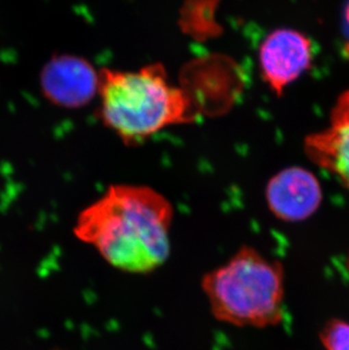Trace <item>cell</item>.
Masks as SVG:
<instances>
[{"label":"cell","instance_id":"cell-6","mask_svg":"<svg viewBox=\"0 0 349 350\" xmlns=\"http://www.w3.org/2000/svg\"><path fill=\"white\" fill-rule=\"evenodd\" d=\"M266 198L276 218L286 222L310 218L322 201V191L312 172L292 167L278 172L268 183Z\"/></svg>","mask_w":349,"mask_h":350},{"label":"cell","instance_id":"cell-1","mask_svg":"<svg viewBox=\"0 0 349 350\" xmlns=\"http://www.w3.org/2000/svg\"><path fill=\"white\" fill-rule=\"evenodd\" d=\"M172 219L174 206L157 189L117 184L79 213L74 234L112 268L146 274L169 258Z\"/></svg>","mask_w":349,"mask_h":350},{"label":"cell","instance_id":"cell-4","mask_svg":"<svg viewBox=\"0 0 349 350\" xmlns=\"http://www.w3.org/2000/svg\"><path fill=\"white\" fill-rule=\"evenodd\" d=\"M312 42L298 31L278 29L271 32L259 50L261 74L277 96L296 81L312 64Z\"/></svg>","mask_w":349,"mask_h":350},{"label":"cell","instance_id":"cell-8","mask_svg":"<svg viewBox=\"0 0 349 350\" xmlns=\"http://www.w3.org/2000/svg\"><path fill=\"white\" fill-rule=\"evenodd\" d=\"M320 340L326 350H349V323L331 319L320 331Z\"/></svg>","mask_w":349,"mask_h":350},{"label":"cell","instance_id":"cell-9","mask_svg":"<svg viewBox=\"0 0 349 350\" xmlns=\"http://www.w3.org/2000/svg\"><path fill=\"white\" fill-rule=\"evenodd\" d=\"M346 17H347V22H348V24H349V3H348V6H347Z\"/></svg>","mask_w":349,"mask_h":350},{"label":"cell","instance_id":"cell-11","mask_svg":"<svg viewBox=\"0 0 349 350\" xmlns=\"http://www.w3.org/2000/svg\"><path fill=\"white\" fill-rule=\"evenodd\" d=\"M346 53H347V56L349 57V42L347 43V46H346Z\"/></svg>","mask_w":349,"mask_h":350},{"label":"cell","instance_id":"cell-7","mask_svg":"<svg viewBox=\"0 0 349 350\" xmlns=\"http://www.w3.org/2000/svg\"><path fill=\"white\" fill-rule=\"evenodd\" d=\"M304 149L315 165L339 176L349 189V91L337 101L329 127L309 136Z\"/></svg>","mask_w":349,"mask_h":350},{"label":"cell","instance_id":"cell-10","mask_svg":"<svg viewBox=\"0 0 349 350\" xmlns=\"http://www.w3.org/2000/svg\"><path fill=\"white\" fill-rule=\"evenodd\" d=\"M346 265H347V271H348V275H349V253H348V256H347Z\"/></svg>","mask_w":349,"mask_h":350},{"label":"cell","instance_id":"cell-3","mask_svg":"<svg viewBox=\"0 0 349 350\" xmlns=\"http://www.w3.org/2000/svg\"><path fill=\"white\" fill-rule=\"evenodd\" d=\"M201 284L211 313L219 322L264 329L283 321V265L257 248L242 246L224 265L205 273Z\"/></svg>","mask_w":349,"mask_h":350},{"label":"cell","instance_id":"cell-2","mask_svg":"<svg viewBox=\"0 0 349 350\" xmlns=\"http://www.w3.org/2000/svg\"><path fill=\"white\" fill-rule=\"evenodd\" d=\"M98 96L103 124L127 146L196 118L191 96L172 84L162 64L138 70H100Z\"/></svg>","mask_w":349,"mask_h":350},{"label":"cell","instance_id":"cell-5","mask_svg":"<svg viewBox=\"0 0 349 350\" xmlns=\"http://www.w3.org/2000/svg\"><path fill=\"white\" fill-rule=\"evenodd\" d=\"M40 79L47 99L63 108L86 106L99 93L100 72L82 57H55L44 66Z\"/></svg>","mask_w":349,"mask_h":350}]
</instances>
